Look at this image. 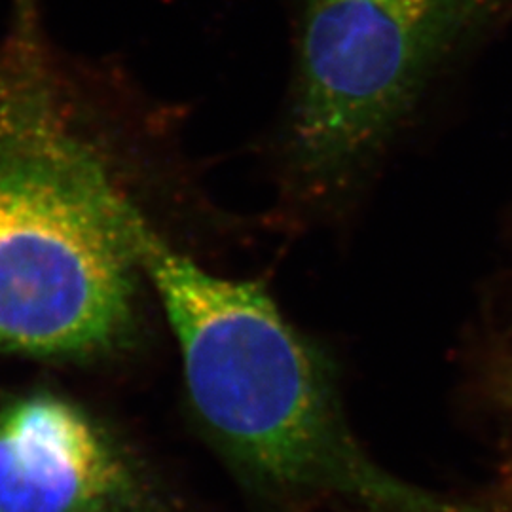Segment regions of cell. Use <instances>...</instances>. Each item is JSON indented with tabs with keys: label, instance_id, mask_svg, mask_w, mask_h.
Here are the masks:
<instances>
[{
	"label": "cell",
	"instance_id": "cell-3",
	"mask_svg": "<svg viewBox=\"0 0 512 512\" xmlns=\"http://www.w3.org/2000/svg\"><path fill=\"white\" fill-rule=\"evenodd\" d=\"M509 0H294L268 156L296 219L346 211Z\"/></svg>",
	"mask_w": 512,
	"mask_h": 512
},
{
	"label": "cell",
	"instance_id": "cell-5",
	"mask_svg": "<svg viewBox=\"0 0 512 512\" xmlns=\"http://www.w3.org/2000/svg\"><path fill=\"white\" fill-rule=\"evenodd\" d=\"M486 385L497 403L512 410V353H497L488 361Z\"/></svg>",
	"mask_w": 512,
	"mask_h": 512
},
{
	"label": "cell",
	"instance_id": "cell-1",
	"mask_svg": "<svg viewBox=\"0 0 512 512\" xmlns=\"http://www.w3.org/2000/svg\"><path fill=\"white\" fill-rule=\"evenodd\" d=\"M183 109L55 37L46 0L0 18V355L97 363L131 348L148 289L133 222L188 202Z\"/></svg>",
	"mask_w": 512,
	"mask_h": 512
},
{
	"label": "cell",
	"instance_id": "cell-4",
	"mask_svg": "<svg viewBox=\"0 0 512 512\" xmlns=\"http://www.w3.org/2000/svg\"><path fill=\"white\" fill-rule=\"evenodd\" d=\"M0 512H169V495L101 414L31 387L0 403Z\"/></svg>",
	"mask_w": 512,
	"mask_h": 512
},
{
	"label": "cell",
	"instance_id": "cell-2",
	"mask_svg": "<svg viewBox=\"0 0 512 512\" xmlns=\"http://www.w3.org/2000/svg\"><path fill=\"white\" fill-rule=\"evenodd\" d=\"M150 293L177 342L194 420L241 486L283 511L490 512L484 497L393 475L353 433L325 349L260 283L203 268L158 224L133 222Z\"/></svg>",
	"mask_w": 512,
	"mask_h": 512
}]
</instances>
